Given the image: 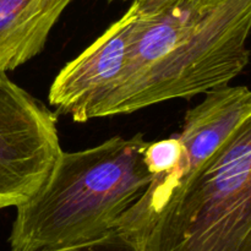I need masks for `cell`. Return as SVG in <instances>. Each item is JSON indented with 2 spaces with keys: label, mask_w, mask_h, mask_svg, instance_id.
<instances>
[{
  "label": "cell",
  "mask_w": 251,
  "mask_h": 251,
  "mask_svg": "<svg viewBox=\"0 0 251 251\" xmlns=\"http://www.w3.org/2000/svg\"><path fill=\"white\" fill-rule=\"evenodd\" d=\"M73 0H0V74L16 70L46 47Z\"/></svg>",
  "instance_id": "7"
},
{
  "label": "cell",
  "mask_w": 251,
  "mask_h": 251,
  "mask_svg": "<svg viewBox=\"0 0 251 251\" xmlns=\"http://www.w3.org/2000/svg\"><path fill=\"white\" fill-rule=\"evenodd\" d=\"M196 107L186 112L176 137L184 147L180 163L168 174L153 176L140 200H152L176 185L207 159L251 109V90L247 86L215 88Z\"/></svg>",
  "instance_id": "6"
},
{
  "label": "cell",
  "mask_w": 251,
  "mask_h": 251,
  "mask_svg": "<svg viewBox=\"0 0 251 251\" xmlns=\"http://www.w3.org/2000/svg\"><path fill=\"white\" fill-rule=\"evenodd\" d=\"M131 12L113 22L82 53L69 61L55 76L48 100L74 122L97 118V112L124 76L129 55Z\"/></svg>",
  "instance_id": "5"
},
{
  "label": "cell",
  "mask_w": 251,
  "mask_h": 251,
  "mask_svg": "<svg viewBox=\"0 0 251 251\" xmlns=\"http://www.w3.org/2000/svg\"><path fill=\"white\" fill-rule=\"evenodd\" d=\"M124 76L97 118L229 85L250 61L251 0H134Z\"/></svg>",
  "instance_id": "1"
},
{
  "label": "cell",
  "mask_w": 251,
  "mask_h": 251,
  "mask_svg": "<svg viewBox=\"0 0 251 251\" xmlns=\"http://www.w3.org/2000/svg\"><path fill=\"white\" fill-rule=\"evenodd\" d=\"M109 1H114V0H109Z\"/></svg>",
  "instance_id": "10"
},
{
  "label": "cell",
  "mask_w": 251,
  "mask_h": 251,
  "mask_svg": "<svg viewBox=\"0 0 251 251\" xmlns=\"http://www.w3.org/2000/svg\"><path fill=\"white\" fill-rule=\"evenodd\" d=\"M51 251H144L136 242L119 230H113L105 237L75 247Z\"/></svg>",
  "instance_id": "9"
},
{
  "label": "cell",
  "mask_w": 251,
  "mask_h": 251,
  "mask_svg": "<svg viewBox=\"0 0 251 251\" xmlns=\"http://www.w3.org/2000/svg\"><path fill=\"white\" fill-rule=\"evenodd\" d=\"M183 154L184 147L176 135L159 141L149 142L144 159L152 176H164L171 173L180 163Z\"/></svg>",
  "instance_id": "8"
},
{
  "label": "cell",
  "mask_w": 251,
  "mask_h": 251,
  "mask_svg": "<svg viewBox=\"0 0 251 251\" xmlns=\"http://www.w3.org/2000/svg\"><path fill=\"white\" fill-rule=\"evenodd\" d=\"M115 229L144 251H251V109L207 159L137 200Z\"/></svg>",
  "instance_id": "3"
},
{
  "label": "cell",
  "mask_w": 251,
  "mask_h": 251,
  "mask_svg": "<svg viewBox=\"0 0 251 251\" xmlns=\"http://www.w3.org/2000/svg\"><path fill=\"white\" fill-rule=\"evenodd\" d=\"M56 125L55 113L0 74V208L43 188L63 152Z\"/></svg>",
  "instance_id": "4"
},
{
  "label": "cell",
  "mask_w": 251,
  "mask_h": 251,
  "mask_svg": "<svg viewBox=\"0 0 251 251\" xmlns=\"http://www.w3.org/2000/svg\"><path fill=\"white\" fill-rule=\"evenodd\" d=\"M147 144L137 134L61 152L43 188L16 207L11 251L64 249L115 230L153 179L144 159Z\"/></svg>",
  "instance_id": "2"
}]
</instances>
